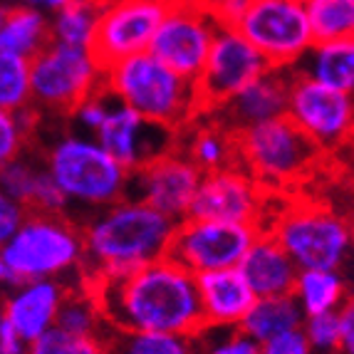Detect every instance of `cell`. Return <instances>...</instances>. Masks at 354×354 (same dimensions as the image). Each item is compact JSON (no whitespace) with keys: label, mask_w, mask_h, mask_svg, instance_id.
I'll list each match as a JSON object with an SVG mask.
<instances>
[{"label":"cell","mask_w":354,"mask_h":354,"mask_svg":"<svg viewBox=\"0 0 354 354\" xmlns=\"http://www.w3.org/2000/svg\"><path fill=\"white\" fill-rule=\"evenodd\" d=\"M84 288L95 295L109 330L198 335L203 330L196 278L169 255L129 275L97 280Z\"/></svg>","instance_id":"6da1fadb"},{"label":"cell","mask_w":354,"mask_h":354,"mask_svg":"<svg viewBox=\"0 0 354 354\" xmlns=\"http://www.w3.org/2000/svg\"><path fill=\"white\" fill-rule=\"evenodd\" d=\"M174 228L176 223L171 218L129 196L89 213L80 221L84 245L82 285L122 278L164 258Z\"/></svg>","instance_id":"7a4b0ae2"},{"label":"cell","mask_w":354,"mask_h":354,"mask_svg":"<svg viewBox=\"0 0 354 354\" xmlns=\"http://www.w3.org/2000/svg\"><path fill=\"white\" fill-rule=\"evenodd\" d=\"M42 166L67 201V216L75 208L89 213L127 198L129 171L102 149L95 136L67 131L42 149Z\"/></svg>","instance_id":"3957f363"},{"label":"cell","mask_w":354,"mask_h":354,"mask_svg":"<svg viewBox=\"0 0 354 354\" xmlns=\"http://www.w3.org/2000/svg\"><path fill=\"white\" fill-rule=\"evenodd\" d=\"M102 89L149 122L178 131L201 114L194 80L166 67L151 53H139L104 67Z\"/></svg>","instance_id":"277c9868"},{"label":"cell","mask_w":354,"mask_h":354,"mask_svg":"<svg viewBox=\"0 0 354 354\" xmlns=\"http://www.w3.org/2000/svg\"><path fill=\"white\" fill-rule=\"evenodd\" d=\"M8 285L25 280H65L82 285V230L70 216L28 211L18 230L0 245Z\"/></svg>","instance_id":"5b68a950"},{"label":"cell","mask_w":354,"mask_h":354,"mask_svg":"<svg viewBox=\"0 0 354 354\" xmlns=\"http://www.w3.org/2000/svg\"><path fill=\"white\" fill-rule=\"evenodd\" d=\"M263 230L272 233L297 270H339L352 248L349 221L313 201L288 206Z\"/></svg>","instance_id":"8992f818"},{"label":"cell","mask_w":354,"mask_h":354,"mask_svg":"<svg viewBox=\"0 0 354 354\" xmlns=\"http://www.w3.org/2000/svg\"><path fill=\"white\" fill-rule=\"evenodd\" d=\"M238 166H243L263 189H283L300 181L319 164V151L288 117L236 131Z\"/></svg>","instance_id":"52a82bcc"},{"label":"cell","mask_w":354,"mask_h":354,"mask_svg":"<svg viewBox=\"0 0 354 354\" xmlns=\"http://www.w3.org/2000/svg\"><path fill=\"white\" fill-rule=\"evenodd\" d=\"M104 67L92 50L50 42L30 59V97L40 117L67 119L87 97L102 89Z\"/></svg>","instance_id":"ba28073f"},{"label":"cell","mask_w":354,"mask_h":354,"mask_svg":"<svg viewBox=\"0 0 354 354\" xmlns=\"http://www.w3.org/2000/svg\"><path fill=\"white\" fill-rule=\"evenodd\" d=\"M236 30L272 70H292L315 42L305 0H250Z\"/></svg>","instance_id":"9c48e42d"},{"label":"cell","mask_w":354,"mask_h":354,"mask_svg":"<svg viewBox=\"0 0 354 354\" xmlns=\"http://www.w3.org/2000/svg\"><path fill=\"white\" fill-rule=\"evenodd\" d=\"M292 72V70H290ZM285 117L322 153L347 147L354 129V102L347 92L322 87L302 75L290 77Z\"/></svg>","instance_id":"30bf717a"},{"label":"cell","mask_w":354,"mask_h":354,"mask_svg":"<svg viewBox=\"0 0 354 354\" xmlns=\"http://www.w3.org/2000/svg\"><path fill=\"white\" fill-rule=\"evenodd\" d=\"M258 233L260 225L255 223L183 218L174 228L166 255L191 275L236 268Z\"/></svg>","instance_id":"8fae6325"},{"label":"cell","mask_w":354,"mask_h":354,"mask_svg":"<svg viewBox=\"0 0 354 354\" xmlns=\"http://www.w3.org/2000/svg\"><path fill=\"white\" fill-rule=\"evenodd\" d=\"M218 28L221 25L211 18L203 0H171L147 53L196 82Z\"/></svg>","instance_id":"7c38bea8"},{"label":"cell","mask_w":354,"mask_h":354,"mask_svg":"<svg viewBox=\"0 0 354 354\" xmlns=\"http://www.w3.org/2000/svg\"><path fill=\"white\" fill-rule=\"evenodd\" d=\"M268 70L270 67L266 57L236 28H218L213 35L206 62L196 77L201 114L218 109Z\"/></svg>","instance_id":"4fadbf2b"},{"label":"cell","mask_w":354,"mask_h":354,"mask_svg":"<svg viewBox=\"0 0 354 354\" xmlns=\"http://www.w3.org/2000/svg\"><path fill=\"white\" fill-rule=\"evenodd\" d=\"M171 0H112L104 3L97 23L92 55L102 67L147 53L153 32Z\"/></svg>","instance_id":"5bb4252c"},{"label":"cell","mask_w":354,"mask_h":354,"mask_svg":"<svg viewBox=\"0 0 354 354\" xmlns=\"http://www.w3.org/2000/svg\"><path fill=\"white\" fill-rule=\"evenodd\" d=\"M201 176L203 174L196 169L194 161L186 159L178 149H171L129 174L127 196L178 223L189 216Z\"/></svg>","instance_id":"9a60e30c"},{"label":"cell","mask_w":354,"mask_h":354,"mask_svg":"<svg viewBox=\"0 0 354 354\" xmlns=\"http://www.w3.org/2000/svg\"><path fill=\"white\" fill-rule=\"evenodd\" d=\"M266 208V189L243 166L233 164L201 176L186 218L228 221L260 225Z\"/></svg>","instance_id":"2e32d148"},{"label":"cell","mask_w":354,"mask_h":354,"mask_svg":"<svg viewBox=\"0 0 354 354\" xmlns=\"http://www.w3.org/2000/svg\"><path fill=\"white\" fill-rule=\"evenodd\" d=\"M95 139L129 174L142 169L144 164L161 153L176 149V131L156 122H149L114 97L104 122L95 131Z\"/></svg>","instance_id":"e0dca14e"},{"label":"cell","mask_w":354,"mask_h":354,"mask_svg":"<svg viewBox=\"0 0 354 354\" xmlns=\"http://www.w3.org/2000/svg\"><path fill=\"white\" fill-rule=\"evenodd\" d=\"M290 70H268L258 80L243 87L236 97H230L218 109L206 112L213 122H218L228 131H241L248 127L263 124L270 119L285 117V102H288V87H290Z\"/></svg>","instance_id":"ac0fdd59"},{"label":"cell","mask_w":354,"mask_h":354,"mask_svg":"<svg viewBox=\"0 0 354 354\" xmlns=\"http://www.w3.org/2000/svg\"><path fill=\"white\" fill-rule=\"evenodd\" d=\"M72 285L65 280H25L8 290L0 315L18 332L23 342H32L42 332L55 327L57 310Z\"/></svg>","instance_id":"d6986e66"},{"label":"cell","mask_w":354,"mask_h":354,"mask_svg":"<svg viewBox=\"0 0 354 354\" xmlns=\"http://www.w3.org/2000/svg\"><path fill=\"white\" fill-rule=\"evenodd\" d=\"M196 278V292L201 305L203 327H238L255 295L238 268H223V270L198 272Z\"/></svg>","instance_id":"ffe728a7"},{"label":"cell","mask_w":354,"mask_h":354,"mask_svg":"<svg viewBox=\"0 0 354 354\" xmlns=\"http://www.w3.org/2000/svg\"><path fill=\"white\" fill-rule=\"evenodd\" d=\"M0 191L18 201L25 211L67 216L65 196L59 194L42 161L28 156V151L0 166Z\"/></svg>","instance_id":"44dd1931"},{"label":"cell","mask_w":354,"mask_h":354,"mask_svg":"<svg viewBox=\"0 0 354 354\" xmlns=\"http://www.w3.org/2000/svg\"><path fill=\"white\" fill-rule=\"evenodd\" d=\"M236 268L250 285L255 297L290 295L297 278V266L268 230H260L255 236Z\"/></svg>","instance_id":"7402d4cb"},{"label":"cell","mask_w":354,"mask_h":354,"mask_svg":"<svg viewBox=\"0 0 354 354\" xmlns=\"http://www.w3.org/2000/svg\"><path fill=\"white\" fill-rule=\"evenodd\" d=\"M176 149L196 164L201 174L218 171L238 164L236 136L206 114H198L194 122L176 131Z\"/></svg>","instance_id":"603a6c76"},{"label":"cell","mask_w":354,"mask_h":354,"mask_svg":"<svg viewBox=\"0 0 354 354\" xmlns=\"http://www.w3.org/2000/svg\"><path fill=\"white\" fill-rule=\"evenodd\" d=\"M295 75H302L322 87L352 95L354 89V37L347 40L313 42L310 50L292 67Z\"/></svg>","instance_id":"cb8c5ba5"},{"label":"cell","mask_w":354,"mask_h":354,"mask_svg":"<svg viewBox=\"0 0 354 354\" xmlns=\"http://www.w3.org/2000/svg\"><path fill=\"white\" fill-rule=\"evenodd\" d=\"M50 42V15L28 6L8 8L0 23V53L32 59Z\"/></svg>","instance_id":"d4e9b609"},{"label":"cell","mask_w":354,"mask_h":354,"mask_svg":"<svg viewBox=\"0 0 354 354\" xmlns=\"http://www.w3.org/2000/svg\"><path fill=\"white\" fill-rule=\"evenodd\" d=\"M302 310L297 307L292 295H275V297H255L245 317L241 319V330L255 339L258 344L268 342L272 337L285 332L300 330L302 327Z\"/></svg>","instance_id":"484cf974"},{"label":"cell","mask_w":354,"mask_h":354,"mask_svg":"<svg viewBox=\"0 0 354 354\" xmlns=\"http://www.w3.org/2000/svg\"><path fill=\"white\" fill-rule=\"evenodd\" d=\"M305 317L335 313L349 300L347 280L339 270H297L292 292Z\"/></svg>","instance_id":"4316f807"},{"label":"cell","mask_w":354,"mask_h":354,"mask_svg":"<svg viewBox=\"0 0 354 354\" xmlns=\"http://www.w3.org/2000/svg\"><path fill=\"white\" fill-rule=\"evenodd\" d=\"M104 354H198V337L109 330L104 337Z\"/></svg>","instance_id":"83f0119b"},{"label":"cell","mask_w":354,"mask_h":354,"mask_svg":"<svg viewBox=\"0 0 354 354\" xmlns=\"http://www.w3.org/2000/svg\"><path fill=\"white\" fill-rule=\"evenodd\" d=\"M55 327L65 330L72 337H89V339H102V342L109 332V325L102 317L95 295L84 285H72L67 290L65 300L57 310V317H55Z\"/></svg>","instance_id":"f1b7e54d"},{"label":"cell","mask_w":354,"mask_h":354,"mask_svg":"<svg viewBox=\"0 0 354 354\" xmlns=\"http://www.w3.org/2000/svg\"><path fill=\"white\" fill-rule=\"evenodd\" d=\"M102 3L97 0H72L62 10L50 15V40L70 48L92 50Z\"/></svg>","instance_id":"f546056e"},{"label":"cell","mask_w":354,"mask_h":354,"mask_svg":"<svg viewBox=\"0 0 354 354\" xmlns=\"http://www.w3.org/2000/svg\"><path fill=\"white\" fill-rule=\"evenodd\" d=\"M305 8L315 42L354 37V0H307Z\"/></svg>","instance_id":"4dcf8cb0"},{"label":"cell","mask_w":354,"mask_h":354,"mask_svg":"<svg viewBox=\"0 0 354 354\" xmlns=\"http://www.w3.org/2000/svg\"><path fill=\"white\" fill-rule=\"evenodd\" d=\"M42 117L30 106L25 112H8L0 109V166H6L15 156L28 151L35 139Z\"/></svg>","instance_id":"1f68e13d"},{"label":"cell","mask_w":354,"mask_h":354,"mask_svg":"<svg viewBox=\"0 0 354 354\" xmlns=\"http://www.w3.org/2000/svg\"><path fill=\"white\" fill-rule=\"evenodd\" d=\"M30 106V59L0 53V109L25 112Z\"/></svg>","instance_id":"d6a6232c"},{"label":"cell","mask_w":354,"mask_h":354,"mask_svg":"<svg viewBox=\"0 0 354 354\" xmlns=\"http://www.w3.org/2000/svg\"><path fill=\"white\" fill-rule=\"evenodd\" d=\"M25 354H104V342L89 337H72L59 327H50L28 342Z\"/></svg>","instance_id":"836d02e7"},{"label":"cell","mask_w":354,"mask_h":354,"mask_svg":"<svg viewBox=\"0 0 354 354\" xmlns=\"http://www.w3.org/2000/svg\"><path fill=\"white\" fill-rule=\"evenodd\" d=\"M196 337L198 354H260V344L241 327H203Z\"/></svg>","instance_id":"e575fe53"},{"label":"cell","mask_w":354,"mask_h":354,"mask_svg":"<svg viewBox=\"0 0 354 354\" xmlns=\"http://www.w3.org/2000/svg\"><path fill=\"white\" fill-rule=\"evenodd\" d=\"M302 332L315 354H339V315L322 313L302 319Z\"/></svg>","instance_id":"d590c367"},{"label":"cell","mask_w":354,"mask_h":354,"mask_svg":"<svg viewBox=\"0 0 354 354\" xmlns=\"http://www.w3.org/2000/svg\"><path fill=\"white\" fill-rule=\"evenodd\" d=\"M109 104H112V95L104 92V89H100V92H95L92 97H87L82 104H77L75 112L67 119H75V124L82 129V134L95 136V131L100 129L106 112H109Z\"/></svg>","instance_id":"8d00e7d4"},{"label":"cell","mask_w":354,"mask_h":354,"mask_svg":"<svg viewBox=\"0 0 354 354\" xmlns=\"http://www.w3.org/2000/svg\"><path fill=\"white\" fill-rule=\"evenodd\" d=\"M260 354H315L302 330L285 332L260 344Z\"/></svg>","instance_id":"74e56055"},{"label":"cell","mask_w":354,"mask_h":354,"mask_svg":"<svg viewBox=\"0 0 354 354\" xmlns=\"http://www.w3.org/2000/svg\"><path fill=\"white\" fill-rule=\"evenodd\" d=\"M203 6L221 28H236L243 12L248 10L250 0H203Z\"/></svg>","instance_id":"f35d334b"},{"label":"cell","mask_w":354,"mask_h":354,"mask_svg":"<svg viewBox=\"0 0 354 354\" xmlns=\"http://www.w3.org/2000/svg\"><path fill=\"white\" fill-rule=\"evenodd\" d=\"M25 208L18 201H12L10 196H6L0 191V245L18 230V225L25 218Z\"/></svg>","instance_id":"ab89813d"},{"label":"cell","mask_w":354,"mask_h":354,"mask_svg":"<svg viewBox=\"0 0 354 354\" xmlns=\"http://www.w3.org/2000/svg\"><path fill=\"white\" fill-rule=\"evenodd\" d=\"M339 354H354V307L352 300L344 302L339 310Z\"/></svg>","instance_id":"60d3db41"},{"label":"cell","mask_w":354,"mask_h":354,"mask_svg":"<svg viewBox=\"0 0 354 354\" xmlns=\"http://www.w3.org/2000/svg\"><path fill=\"white\" fill-rule=\"evenodd\" d=\"M67 3H72V0H20V6L35 8V10L45 12V15H53V12L62 10Z\"/></svg>","instance_id":"b9f144b4"},{"label":"cell","mask_w":354,"mask_h":354,"mask_svg":"<svg viewBox=\"0 0 354 354\" xmlns=\"http://www.w3.org/2000/svg\"><path fill=\"white\" fill-rule=\"evenodd\" d=\"M0 285H8V270L6 263H3V255H0Z\"/></svg>","instance_id":"7bdbcfd3"},{"label":"cell","mask_w":354,"mask_h":354,"mask_svg":"<svg viewBox=\"0 0 354 354\" xmlns=\"http://www.w3.org/2000/svg\"><path fill=\"white\" fill-rule=\"evenodd\" d=\"M6 10H8V6H3V3H0V23H3V18H6Z\"/></svg>","instance_id":"ee69618b"},{"label":"cell","mask_w":354,"mask_h":354,"mask_svg":"<svg viewBox=\"0 0 354 354\" xmlns=\"http://www.w3.org/2000/svg\"><path fill=\"white\" fill-rule=\"evenodd\" d=\"M97 3H102V6H104V3H112V0H97Z\"/></svg>","instance_id":"f6af8a7d"},{"label":"cell","mask_w":354,"mask_h":354,"mask_svg":"<svg viewBox=\"0 0 354 354\" xmlns=\"http://www.w3.org/2000/svg\"><path fill=\"white\" fill-rule=\"evenodd\" d=\"M0 322H3V315H0Z\"/></svg>","instance_id":"bcb514c9"},{"label":"cell","mask_w":354,"mask_h":354,"mask_svg":"<svg viewBox=\"0 0 354 354\" xmlns=\"http://www.w3.org/2000/svg\"><path fill=\"white\" fill-rule=\"evenodd\" d=\"M305 3H307V0H305Z\"/></svg>","instance_id":"7dc6e473"}]
</instances>
